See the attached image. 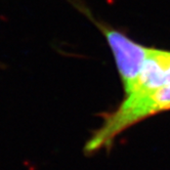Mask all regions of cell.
<instances>
[{"instance_id":"3","label":"cell","mask_w":170,"mask_h":170,"mask_svg":"<svg viewBox=\"0 0 170 170\" xmlns=\"http://www.w3.org/2000/svg\"><path fill=\"white\" fill-rule=\"evenodd\" d=\"M170 51L149 48L141 74L126 98H137L168 84Z\"/></svg>"},{"instance_id":"1","label":"cell","mask_w":170,"mask_h":170,"mask_svg":"<svg viewBox=\"0 0 170 170\" xmlns=\"http://www.w3.org/2000/svg\"><path fill=\"white\" fill-rule=\"evenodd\" d=\"M166 110H170V83L145 95L125 98L86 143L84 152L91 155L109 148L120 133L133 124Z\"/></svg>"},{"instance_id":"2","label":"cell","mask_w":170,"mask_h":170,"mask_svg":"<svg viewBox=\"0 0 170 170\" xmlns=\"http://www.w3.org/2000/svg\"><path fill=\"white\" fill-rule=\"evenodd\" d=\"M96 25L100 27L111 47L127 95L131 92L141 74L149 48L129 39L125 34L118 30L112 29L103 24L96 23Z\"/></svg>"}]
</instances>
